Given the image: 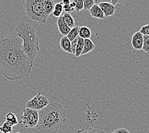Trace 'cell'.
Masks as SVG:
<instances>
[{"mask_svg":"<svg viewBox=\"0 0 149 133\" xmlns=\"http://www.w3.org/2000/svg\"><path fill=\"white\" fill-rule=\"evenodd\" d=\"M33 65L18 39L5 37L0 40V74L6 79L14 81L29 77Z\"/></svg>","mask_w":149,"mask_h":133,"instance_id":"obj_1","label":"cell"},{"mask_svg":"<svg viewBox=\"0 0 149 133\" xmlns=\"http://www.w3.org/2000/svg\"><path fill=\"white\" fill-rule=\"evenodd\" d=\"M39 119L36 128L42 133H56L65 123L66 112L58 102L49 103L38 111Z\"/></svg>","mask_w":149,"mask_h":133,"instance_id":"obj_2","label":"cell"},{"mask_svg":"<svg viewBox=\"0 0 149 133\" xmlns=\"http://www.w3.org/2000/svg\"><path fill=\"white\" fill-rule=\"evenodd\" d=\"M15 32L17 35L23 41L22 46L24 52L34 63L40 53L39 38L35 29L30 23L21 21L17 25Z\"/></svg>","mask_w":149,"mask_h":133,"instance_id":"obj_3","label":"cell"},{"mask_svg":"<svg viewBox=\"0 0 149 133\" xmlns=\"http://www.w3.org/2000/svg\"><path fill=\"white\" fill-rule=\"evenodd\" d=\"M45 0H26L24 3L26 14L36 23H45L47 18L43 12V2Z\"/></svg>","mask_w":149,"mask_h":133,"instance_id":"obj_4","label":"cell"},{"mask_svg":"<svg viewBox=\"0 0 149 133\" xmlns=\"http://www.w3.org/2000/svg\"><path fill=\"white\" fill-rule=\"evenodd\" d=\"M38 119V111L26 107L23 109L21 121L19 123L22 124L26 128H33L36 127Z\"/></svg>","mask_w":149,"mask_h":133,"instance_id":"obj_5","label":"cell"},{"mask_svg":"<svg viewBox=\"0 0 149 133\" xmlns=\"http://www.w3.org/2000/svg\"><path fill=\"white\" fill-rule=\"evenodd\" d=\"M49 103L50 102L48 98L39 93L27 102L26 107L40 111L46 107Z\"/></svg>","mask_w":149,"mask_h":133,"instance_id":"obj_6","label":"cell"},{"mask_svg":"<svg viewBox=\"0 0 149 133\" xmlns=\"http://www.w3.org/2000/svg\"><path fill=\"white\" fill-rule=\"evenodd\" d=\"M143 44V35L140 33V31L135 33L132 37L131 44L135 50H142Z\"/></svg>","mask_w":149,"mask_h":133,"instance_id":"obj_7","label":"cell"},{"mask_svg":"<svg viewBox=\"0 0 149 133\" xmlns=\"http://www.w3.org/2000/svg\"><path fill=\"white\" fill-rule=\"evenodd\" d=\"M100 8L102 10L105 18L112 16L116 12V7L112 3L110 2H103L98 4Z\"/></svg>","mask_w":149,"mask_h":133,"instance_id":"obj_8","label":"cell"},{"mask_svg":"<svg viewBox=\"0 0 149 133\" xmlns=\"http://www.w3.org/2000/svg\"><path fill=\"white\" fill-rule=\"evenodd\" d=\"M57 26L59 33L61 34L63 36H66L71 30V28L67 25V24L64 20L62 15L57 18Z\"/></svg>","mask_w":149,"mask_h":133,"instance_id":"obj_9","label":"cell"},{"mask_svg":"<svg viewBox=\"0 0 149 133\" xmlns=\"http://www.w3.org/2000/svg\"><path fill=\"white\" fill-rule=\"evenodd\" d=\"M89 11L91 16L93 17L94 18L102 20H104L105 19V17L104 15L103 11L100 8L99 5L97 4H94L92 7L89 10Z\"/></svg>","mask_w":149,"mask_h":133,"instance_id":"obj_10","label":"cell"},{"mask_svg":"<svg viewBox=\"0 0 149 133\" xmlns=\"http://www.w3.org/2000/svg\"><path fill=\"white\" fill-rule=\"evenodd\" d=\"M60 47L64 52L72 54V47H71V41L67 36H63L60 40Z\"/></svg>","mask_w":149,"mask_h":133,"instance_id":"obj_11","label":"cell"},{"mask_svg":"<svg viewBox=\"0 0 149 133\" xmlns=\"http://www.w3.org/2000/svg\"><path fill=\"white\" fill-rule=\"evenodd\" d=\"M55 3L53 0H45L43 2V12L47 18L52 13Z\"/></svg>","mask_w":149,"mask_h":133,"instance_id":"obj_12","label":"cell"},{"mask_svg":"<svg viewBox=\"0 0 149 133\" xmlns=\"http://www.w3.org/2000/svg\"><path fill=\"white\" fill-rule=\"evenodd\" d=\"M86 133H111L110 129L103 126L97 125L92 127L84 128Z\"/></svg>","mask_w":149,"mask_h":133,"instance_id":"obj_13","label":"cell"},{"mask_svg":"<svg viewBox=\"0 0 149 133\" xmlns=\"http://www.w3.org/2000/svg\"><path fill=\"white\" fill-rule=\"evenodd\" d=\"M95 48V44L93 43V42L90 39H84V49L82 52L81 55H84L91 53V51H93Z\"/></svg>","mask_w":149,"mask_h":133,"instance_id":"obj_14","label":"cell"},{"mask_svg":"<svg viewBox=\"0 0 149 133\" xmlns=\"http://www.w3.org/2000/svg\"><path fill=\"white\" fill-rule=\"evenodd\" d=\"M97 117V115L96 112H93V110H91V108H87L86 113L84 116V119L87 121L91 122V124H93V122L96 120Z\"/></svg>","mask_w":149,"mask_h":133,"instance_id":"obj_15","label":"cell"},{"mask_svg":"<svg viewBox=\"0 0 149 133\" xmlns=\"http://www.w3.org/2000/svg\"><path fill=\"white\" fill-rule=\"evenodd\" d=\"M79 36L84 39H90L91 37V31L87 26H81L79 28Z\"/></svg>","mask_w":149,"mask_h":133,"instance_id":"obj_16","label":"cell"},{"mask_svg":"<svg viewBox=\"0 0 149 133\" xmlns=\"http://www.w3.org/2000/svg\"><path fill=\"white\" fill-rule=\"evenodd\" d=\"M62 16L64 20L67 24V25L70 28H73L74 26V25H75V22H74V20L73 18V16L71 15V13L65 12Z\"/></svg>","mask_w":149,"mask_h":133,"instance_id":"obj_17","label":"cell"},{"mask_svg":"<svg viewBox=\"0 0 149 133\" xmlns=\"http://www.w3.org/2000/svg\"><path fill=\"white\" fill-rule=\"evenodd\" d=\"M6 121L8 122L13 127L19 124V122L18 121V119L15 115L11 112L8 113L7 115H6Z\"/></svg>","mask_w":149,"mask_h":133,"instance_id":"obj_18","label":"cell"},{"mask_svg":"<svg viewBox=\"0 0 149 133\" xmlns=\"http://www.w3.org/2000/svg\"><path fill=\"white\" fill-rule=\"evenodd\" d=\"M64 11L63 10V5L62 4V3H57L56 4H55V6H54V8L52 12V15L55 17V18H58L60 16L62 15L63 12Z\"/></svg>","mask_w":149,"mask_h":133,"instance_id":"obj_19","label":"cell"},{"mask_svg":"<svg viewBox=\"0 0 149 133\" xmlns=\"http://www.w3.org/2000/svg\"><path fill=\"white\" fill-rule=\"evenodd\" d=\"M84 39L79 37L77 44L75 54H74V56L76 57H79L81 56V54H82V52L84 49Z\"/></svg>","mask_w":149,"mask_h":133,"instance_id":"obj_20","label":"cell"},{"mask_svg":"<svg viewBox=\"0 0 149 133\" xmlns=\"http://www.w3.org/2000/svg\"><path fill=\"white\" fill-rule=\"evenodd\" d=\"M79 28L80 27L79 26H74L73 28H71L70 32L66 35L70 41L73 40L74 39H75L77 37H79Z\"/></svg>","mask_w":149,"mask_h":133,"instance_id":"obj_21","label":"cell"},{"mask_svg":"<svg viewBox=\"0 0 149 133\" xmlns=\"http://www.w3.org/2000/svg\"><path fill=\"white\" fill-rule=\"evenodd\" d=\"M0 132L2 133H12L13 126L10 124L8 122L5 121L0 127Z\"/></svg>","mask_w":149,"mask_h":133,"instance_id":"obj_22","label":"cell"},{"mask_svg":"<svg viewBox=\"0 0 149 133\" xmlns=\"http://www.w3.org/2000/svg\"><path fill=\"white\" fill-rule=\"evenodd\" d=\"M142 50L145 53H149V35H143V44Z\"/></svg>","mask_w":149,"mask_h":133,"instance_id":"obj_23","label":"cell"},{"mask_svg":"<svg viewBox=\"0 0 149 133\" xmlns=\"http://www.w3.org/2000/svg\"><path fill=\"white\" fill-rule=\"evenodd\" d=\"M72 1L74 3L75 5V10L77 12H79L81 10H84V3L83 0H73Z\"/></svg>","mask_w":149,"mask_h":133,"instance_id":"obj_24","label":"cell"},{"mask_svg":"<svg viewBox=\"0 0 149 133\" xmlns=\"http://www.w3.org/2000/svg\"><path fill=\"white\" fill-rule=\"evenodd\" d=\"M64 11L67 13H71L75 10V5L73 1H71L70 4L67 5H63Z\"/></svg>","mask_w":149,"mask_h":133,"instance_id":"obj_25","label":"cell"},{"mask_svg":"<svg viewBox=\"0 0 149 133\" xmlns=\"http://www.w3.org/2000/svg\"><path fill=\"white\" fill-rule=\"evenodd\" d=\"M83 3L84 10H89L95 4L94 3V0H83Z\"/></svg>","mask_w":149,"mask_h":133,"instance_id":"obj_26","label":"cell"},{"mask_svg":"<svg viewBox=\"0 0 149 133\" xmlns=\"http://www.w3.org/2000/svg\"><path fill=\"white\" fill-rule=\"evenodd\" d=\"M140 32L141 33L143 34V35H149V24L142 26Z\"/></svg>","mask_w":149,"mask_h":133,"instance_id":"obj_27","label":"cell"},{"mask_svg":"<svg viewBox=\"0 0 149 133\" xmlns=\"http://www.w3.org/2000/svg\"><path fill=\"white\" fill-rule=\"evenodd\" d=\"M79 37H77L75 39H74L73 40L71 41V47H72V54H75V51H76V47H77V44L78 42V39H79Z\"/></svg>","mask_w":149,"mask_h":133,"instance_id":"obj_28","label":"cell"},{"mask_svg":"<svg viewBox=\"0 0 149 133\" xmlns=\"http://www.w3.org/2000/svg\"><path fill=\"white\" fill-rule=\"evenodd\" d=\"M111 133H131V132L125 128H119L118 129H116V131H114L113 132H111Z\"/></svg>","mask_w":149,"mask_h":133,"instance_id":"obj_29","label":"cell"},{"mask_svg":"<svg viewBox=\"0 0 149 133\" xmlns=\"http://www.w3.org/2000/svg\"><path fill=\"white\" fill-rule=\"evenodd\" d=\"M124 0H111V3H112L113 5L116 6L117 4H119V3H121L122 2H123Z\"/></svg>","mask_w":149,"mask_h":133,"instance_id":"obj_30","label":"cell"},{"mask_svg":"<svg viewBox=\"0 0 149 133\" xmlns=\"http://www.w3.org/2000/svg\"><path fill=\"white\" fill-rule=\"evenodd\" d=\"M103 2H110L111 3V0H94V3L95 4H100L101 3H103Z\"/></svg>","mask_w":149,"mask_h":133,"instance_id":"obj_31","label":"cell"},{"mask_svg":"<svg viewBox=\"0 0 149 133\" xmlns=\"http://www.w3.org/2000/svg\"><path fill=\"white\" fill-rule=\"evenodd\" d=\"M71 1H72L71 0H63L61 3H62L63 5H67L70 4Z\"/></svg>","mask_w":149,"mask_h":133,"instance_id":"obj_32","label":"cell"},{"mask_svg":"<svg viewBox=\"0 0 149 133\" xmlns=\"http://www.w3.org/2000/svg\"><path fill=\"white\" fill-rule=\"evenodd\" d=\"M74 133H86V132L85 129H84H84H80V130H78V131H75Z\"/></svg>","mask_w":149,"mask_h":133,"instance_id":"obj_33","label":"cell"},{"mask_svg":"<svg viewBox=\"0 0 149 133\" xmlns=\"http://www.w3.org/2000/svg\"><path fill=\"white\" fill-rule=\"evenodd\" d=\"M16 133H20V132H16Z\"/></svg>","mask_w":149,"mask_h":133,"instance_id":"obj_34","label":"cell"},{"mask_svg":"<svg viewBox=\"0 0 149 133\" xmlns=\"http://www.w3.org/2000/svg\"><path fill=\"white\" fill-rule=\"evenodd\" d=\"M71 1H73V0H71Z\"/></svg>","mask_w":149,"mask_h":133,"instance_id":"obj_35","label":"cell"},{"mask_svg":"<svg viewBox=\"0 0 149 133\" xmlns=\"http://www.w3.org/2000/svg\"><path fill=\"white\" fill-rule=\"evenodd\" d=\"M1 120H0V122H1Z\"/></svg>","mask_w":149,"mask_h":133,"instance_id":"obj_36","label":"cell"}]
</instances>
